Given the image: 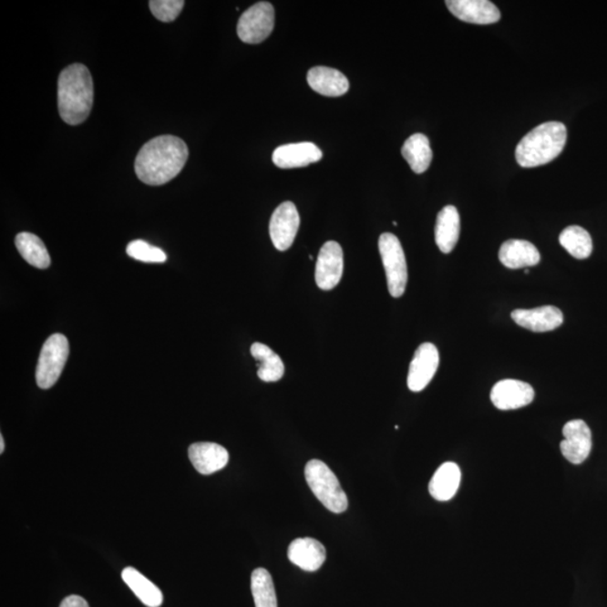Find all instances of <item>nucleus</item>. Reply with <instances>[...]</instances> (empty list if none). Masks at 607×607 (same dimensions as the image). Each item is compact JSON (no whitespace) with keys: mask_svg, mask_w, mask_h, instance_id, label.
Instances as JSON below:
<instances>
[{"mask_svg":"<svg viewBox=\"0 0 607 607\" xmlns=\"http://www.w3.org/2000/svg\"><path fill=\"white\" fill-rule=\"evenodd\" d=\"M187 144L173 135H161L144 144L135 159V173L149 186H161L171 181L184 169Z\"/></svg>","mask_w":607,"mask_h":607,"instance_id":"1","label":"nucleus"},{"mask_svg":"<svg viewBox=\"0 0 607 607\" xmlns=\"http://www.w3.org/2000/svg\"><path fill=\"white\" fill-rule=\"evenodd\" d=\"M94 104V83L88 67L75 64L62 70L57 80V108L69 125L88 118Z\"/></svg>","mask_w":607,"mask_h":607,"instance_id":"2","label":"nucleus"},{"mask_svg":"<svg viewBox=\"0 0 607 607\" xmlns=\"http://www.w3.org/2000/svg\"><path fill=\"white\" fill-rule=\"evenodd\" d=\"M567 142V129L561 122H547L530 131L520 141L515 158L522 168H534L555 160Z\"/></svg>","mask_w":607,"mask_h":607,"instance_id":"3","label":"nucleus"},{"mask_svg":"<svg viewBox=\"0 0 607 607\" xmlns=\"http://www.w3.org/2000/svg\"><path fill=\"white\" fill-rule=\"evenodd\" d=\"M305 478L317 499L332 513H344L348 509V498L339 479L330 467L321 460H311L305 467Z\"/></svg>","mask_w":607,"mask_h":607,"instance_id":"4","label":"nucleus"},{"mask_svg":"<svg viewBox=\"0 0 607 607\" xmlns=\"http://www.w3.org/2000/svg\"><path fill=\"white\" fill-rule=\"evenodd\" d=\"M390 295L398 298L404 295L407 285V263L404 250L396 235L384 233L378 241Z\"/></svg>","mask_w":607,"mask_h":607,"instance_id":"5","label":"nucleus"},{"mask_svg":"<svg viewBox=\"0 0 607 607\" xmlns=\"http://www.w3.org/2000/svg\"><path fill=\"white\" fill-rule=\"evenodd\" d=\"M69 356V342L65 335L53 334L46 341L41 350L36 367L37 386L49 389L55 386L64 371Z\"/></svg>","mask_w":607,"mask_h":607,"instance_id":"6","label":"nucleus"},{"mask_svg":"<svg viewBox=\"0 0 607 607\" xmlns=\"http://www.w3.org/2000/svg\"><path fill=\"white\" fill-rule=\"evenodd\" d=\"M274 27V9L272 4L260 2L241 15L238 23L240 40L248 45H258L272 34Z\"/></svg>","mask_w":607,"mask_h":607,"instance_id":"7","label":"nucleus"},{"mask_svg":"<svg viewBox=\"0 0 607 607\" xmlns=\"http://www.w3.org/2000/svg\"><path fill=\"white\" fill-rule=\"evenodd\" d=\"M301 219L295 204L285 201L274 210L270 219L269 233L274 248L279 252H287L295 241Z\"/></svg>","mask_w":607,"mask_h":607,"instance_id":"8","label":"nucleus"},{"mask_svg":"<svg viewBox=\"0 0 607 607\" xmlns=\"http://www.w3.org/2000/svg\"><path fill=\"white\" fill-rule=\"evenodd\" d=\"M440 364V355L433 344L418 346L409 365L407 386L414 393L422 392L431 383Z\"/></svg>","mask_w":607,"mask_h":607,"instance_id":"9","label":"nucleus"},{"mask_svg":"<svg viewBox=\"0 0 607 607\" xmlns=\"http://www.w3.org/2000/svg\"><path fill=\"white\" fill-rule=\"evenodd\" d=\"M344 274V252L335 241H329L320 250L315 268L316 285L322 291H331Z\"/></svg>","mask_w":607,"mask_h":607,"instance_id":"10","label":"nucleus"},{"mask_svg":"<svg viewBox=\"0 0 607 607\" xmlns=\"http://www.w3.org/2000/svg\"><path fill=\"white\" fill-rule=\"evenodd\" d=\"M565 440L561 443L563 457L573 465H581L592 451L591 428L582 420H572L563 427Z\"/></svg>","mask_w":607,"mask_h":607,"instance_id":"11","label":"nucleus"},{"mask_svg":"<svg viewBox=\"0 0 607 607\" xmlns=\"http://www.w3.org/2000/svg\"><path fill=\"white\" fill-rule=\"evenodd\" d=\"M490 399L496 408L509 411L528 406L534 399V389L531 385L521 380L504 379L495 384L491 389Z\"/></svg>","mask_w":607,"mask_h":607,"instance_id":"12","label":"nucleus"},{"mask_svg":"<svg viewBox=\"0 0 607 607\" xmlns=\"http://www.w3.org/2000/svg\"><path fill=\"white\" fill-rule=\"evenodd\" d=\"M446 5L452 15L467 23L489 26L500 19L499 9L489 0H448Z\"/></svg>","mask_w":607,"mask_h":607,"instance_id":"13","label":"nucleus"},{"mask_svg":"<svg viewBox=\"0 0 607 607\" xmlns=\"http://www.w3.org/2000/svg\"><path fill=\"white\" fill-rule=\"evenodd\" d=\"M323 153L316 144L301 142L278 147L273 154L274 165L281 169L302 168L322 160Z\"/></svg>","mask_w":607,"mask_h":607,"instance_id":"14","label":"nucleus"},{"mask_svg":"<svg viewBox=\"0 0 607 607\" xmlns=\"http://www.w3.org/2000/svg\"><path fill=\"white\" fill-rule=\"evenodd\" d=\"M512 319L524 329L543 334L558 329L562 325V312L556 306H541L532 310H515Z\"/></svg>","mask_w":607,"mask_h":607,"instance_id":"15","label":"nucleus"},{"mask_svg":"<svg viewBox=\"0 0 607 607\" xmlns=\"http://www.w3.org/2000/svg\"><path fill=\"white\" fill-rule=\"evenodd\" d=\"M188 456L192 466L201 475H211L223 469L230 459L228 450L213 442L194 443L188 449Z\"/></svg>","mask_w":607,"mask_h":607,"instance_id":"16","label":"nucleus"},{"mask_svg":"<svg viewBox=\"0 0 607 607\" xmlns=\"http://www.w3.org/2000/svg\"><path fill=\"white\" fill-rule=\"evenodd\" d=\"M288 558L293 565L305 571H316L323 566L326 559L324 546L313 538L293 540L288 548Z\"/></svg>","mask_w":607,"mask_h":607,"instance_id":"17","label":"nucleus"},{"mask_svg":"<svg viewBox=\"0 0 607 607\" xmlns=\"http://www.w3.org/2000/svg\"><path fill=\"white\" fill-rule=\"evenodd\" d=\"M307 83L316 93L327 98H339L348 93V78L341 71L329 67H312L307 74Z\"/></svg>","mask_w":607,"mask_h":607,"instance_id":"18","label":"nucleus"},{"mask_svg":"<svg viewBox=\"0 0 607 607\" xmlns=\"http://www.w3.org/2000/svg\"><path fill=\"white\" fill-rule=\"evenodd\" d=\"M499 262L509 269L537 266L541 260L538 249L524 240H508L499 250Z\"/></svg>","mask_w":607,"mask_h":607,"instance_id":"19","label":"nucleus"},{"mask_svg":"<svg viewBox=\"0 0 607 607\" xmlns=\"http://www.w3.org/2000/svg\"><path fill=\"white\" fill-rule=\"evenodd\" d=\"M461 480V471L455 462H446L438 467L436 474L433 475L428 491L433 499L438 502H448L459 489Z\"/></svg>","mask_w":607,"mask_h":607,"instance_id":"20","label":"nucleus"},{"mask_svg":"<svg viewBox=\"0 0 607 607\" xmlns=\"http://www.w3.org/2000/svg\"><path fill=\"white\" fill-rule=\"evenodd\" d=\"M460 235V216L455 206L448 205L437 214L436 242L443 253L455 249Z\"/></svg>","mask_w":607,"mask_h":607,"instance_id":"21","label":"nucleus"},{"mask_svg":"<svg viewBox=\"0 0 607 607\" xmlns=\"http://www.w3.org/2000/svg\"><path fill=\"white\" fill-rule=\"evenodd\" d=\"M402 154L412 170L418 175L426 172L431 165L433 154L430 141L422 133L413 134L405 141Z\"/></svg>","mask_w":607,"mask_h":607,"instance_id":"22","label":"nucleus"},{"mask_svg":"<svg viewBox=\"0 0 607 607\" xmlns=\"http://www.w3.org/2000/svg\"><path fill=\"white\" fill-rule=\"evenodd\" d=\"M122 578L129 589L132 590L138 599L149 607H160L163 595L159 587L144 577L141 572L132 567L125 568Z\"/></svg>","mask_w":607,"mask_h":607,"instance_id":"23","label":"nucleus"},{"mask_svg":"<svg viewBox=\"0 0 607 607\" xmlns=\"http://www.w3.org/2000/svg\"><path fill=\"white\" fill-rule=\"evenodd\" d=\"M252 355L258 361V377L266 383L278 382L285 374V365H283L281 356L274 354L268 345L253 344L252 346Z\"/></svg>","mask_w":607,"mask_h":607,"instance_id":"24","label":"nucleus"},{"mask_svg":"<svg viewBox=\"0 0 607 607\" xmlns=\"http://www.w3.org/2000/svg\"><path fill=\"white\" fill-rule=\"evenodd\" d=\"M18 252L31 266L38 269L50 267L51 258L46 244L37 235L28 232L19 233L15 239Z\"/></svg>","mask_w":607,"mask_h":607,"instance_id":"25","label":"nucleus"},{"mask_svg":"<svg viewBox=\"0 0 607 607\" xmlns=\"http://www.w3.org/2000/svg\"><path fill=\"white\" fill-rule=\"evenodd\" d=\"M559 242L576 259H587L592 252L591 235L581 226L573 225L563 230L559 236Z\"/></svg>","mask_w":607,"mask_h":607,"instance_id":"26","label":"nucleus"},{"mask_svg":"<svg viewBox=\"0 0 607 607\" xmlns=\"http://www.w3.org/2000/svg\"><path fill=\"white\" fill-rule=\"evenodd\" d=\"M252 592L255 607H278L272 575L264 568H258L252 572Z\"/></svg>","mask_w":607,"mask_h":607,"instance_id":"27","label":"nucleus"},{"mask_svg":"<svg viewBox=\"0 0 607 607\" xmlns=\"http://www.w3.org/2000/svg\"><path fill=\"white\" fill-rule=\"evenodd\" d=\"M129 257L138 262L148 263H163L167 262V254L160 248L153 247L143 240H135L128 245Z\"/></svg>","mask_w":607,"mask_h":607,"instance_id":"28","label":"nucleus"},{"mask_svg":"<svg viewBox=\"0 0 607 607\" xmlns=\"http://www.w3.org/2000/svg\"><path fill=\"white\" fill-rule=\"evenodd\" d=\"M150 9L153 16L163 23H170L180 16L185 2L182 0H151Z\"/></svg>","mask_w":607,"mask_h":607,"instance_id":"29","label":"nucleus"},{"mask_svg":"<svg viewBox=\"0 0 607 607\" xmlns=\"http://www.w3.org/2000/svg\"><path fill=\"white\" fill-rule=\"evenodd\" d=\"M60 607H89L87 601L78 595H70L66 597Z\"/></svg>","mask_w":607,"mask_h":607,"instance_id":"30","label":"nucleus"},{"mask_svg":"<svg viewBox=\"0 0 607 607\" xmlns=\"http://www.w3.org/2000/svg\"><path fill=\"white\" fill-rule=\"evenodd\" d=\"M4 450H5V440L4 437L0 436V454H3Z\"/></svg>","mask_w":607,"mask_h":607,"instance_id":"31","label":"nucleus"},{"mask_svg":"<svg viewBox=\"0 0 607 607\" xmlns=\"http://www.w3.org/2000/svg\"><path fill=\"white\" fill-rule=\"evenodd\" d=\"M524 273H529V269H528V268L525 269V270H524Z\"/></svg>","mask_w":607,"mask_h":607,"instance_id":"32","label":"nucleus"}]
</instances>
